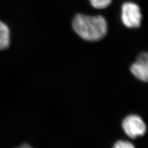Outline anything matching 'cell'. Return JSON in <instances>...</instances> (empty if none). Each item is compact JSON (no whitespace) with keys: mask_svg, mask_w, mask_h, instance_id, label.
<instances>
[{"mask_svg":"<svg viewBox=\"0 0 148 148\" xmlns=\"http://www.w3.org/2000/svg\"><path fill=\"white\" fill-rule=\"evenodd\" d=\"M11 32L10 27L0 19V51L7 49L11 45Z\"/></svg>","mask_w":148,"mask_h":148,"instance_id":"5b68a950","label":"cell"},{"mask_svg":"<svg viewBox=\"0 0 148 148\" xmlns=\"http://www.w3.org/2000/svg\"><path fill=\"white\" fill-rule=\"evenodd\" d=\"M91 5L97 9H104L110 5L112 0H90Z\"/></svg>","mask_w":148,"mask_h":148,"instance_id":"8992f818","label":"cell"},{"mask_svg":"<svg viewBox=\"0 0 148 148\" xmlns=\"http://www.w3.org/2000/svg\"><path fill=\"white\" fill-rule=\"evenodd\" d=\"M122 125L125 133L132 139L142 136L147 131L146 125L142 119L136 115H130L126 117Z\"/></svg>","mask_w":148,"mask_h":148,"instance_id":"3957f363","label":"cell"},{"mask_svg":"<svg viewBox=\"0 0 148 148\" xmlns=\"http://www.w3.org/2000/svg\"><path fill=\"white\" fill-rule=\"evenodd\" d=\"M73 27L79 36L90 42L101 40L108 32L107 22L101 15L89 16L77 14L74 17Z\"/></svg>","mask_w":148,"mask_h":148,"instance_id":"6da1fadb","label":"cell"},{"mask_svg":"<svg viewBox=\"0 0 148 148\" xmlns=\"http://www.w3.org/2000/svg\"><path fill=\"white\" fill-rule=\"evenodd\" d=\"M16 148H32L30 145L27 144H24L23 145H21V146Z\"/></svg>","mask_w":148,"mask_h":148,"instance_id":"ba28073f","label":"cell"},{"mask_svg":"<svg viewBox=\"0 0 148 148\" xmlns=\"http://www.w3.org/2000/svg\"><path fill=\"white\" fill-rule=\"evenodd\" d=\"M113 148H135L132 144L128 141L119 140L115 144Z\"/></svg>","mask_w":148,"mask_h":148,"instance_id":"52a82bcc","label":"cell"},{"mask_svg":"<svg viewBox=\"0 0 148 148\" xmlns=\"http://www.w3.org/2000/svg\"><path fill=\"white\" fill-rule=\"evenodd\" d=\"M121 19L123 24L127 27H139L142 19L139 6L131 2L125 3L122 6Z\"/></svg>","mask_w":148,"mask_h":148,"instance_id":"7a4b0ae2","label":"cell"},{"mask_svg":"<svg viewBox=\"0 0 148 148\" xmlns=\"http://www.w3.org/2000/svg\"><path fill=\"white\" fill-rule=\"evenodd\" d=\"M132 74L138 79L147 82L148 79V56L147 52H142L138 57L137 61L130 68Z\"/></svg>","mask_w":148,"mask_h":148,"instance_id":"277c9868","label":"cell"}]
</instances>
